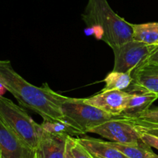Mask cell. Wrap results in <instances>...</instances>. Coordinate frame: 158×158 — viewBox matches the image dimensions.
I'll return each mask as SVG.
<instances>
[{
    "instance_id": "8",
    "label": "cell",
    "mask_w": 158,
    "mask_h": 158,
    "mask_svg": "<svg viewBox=\"0 0 158 158\" xmlns=\"http://www.w3.org/2000/svg\"><path fill=\"white\" fill-rule=\"evenodd\" d=\"M124 91L129 92L130 95L120 116L128 119H140L158 99L157 93L144 89L134 82Z\"/></svg>"
},
{
    "instance_id": "9",
    "label": "cell",
    "mask_w": 158,
    "mask_h": 158,
    "mask_svg": "<svg viewBox=\"0 0 158 158\" xmlns=\"http://www.w3.org/2000/svg\"><path fill=\"white\" fill-rule=\"evenodd\" d=\"M130 93L121 90L101 91L91 97L86 98L84 101L109 114L120 116L124 110Z\"/></svg>"
},
{
    "instance_id": "18",
    "label": "cell",
    "mask_w": 158,
    "mask_h": 158,
    "mask_svg": "<svg viewBox=\"0 0 158 158\" xmlns=\"http://www.w3.org/2000/svg\"><path fill=\"white\" fill-rule=\"evenodd\" d=\"M137 119L158 123V106L150 108L142 115L140 119Z\"/></svg>"
},
{
    "instance_id": "12",
    "label": "cell",
    "mask_w": 158,
    "mask_h": 158,
    "mask_svg": "<svg viewBox=\"0 0 158 158\" xmlns=\"http://www.w3.org/2000/svg\"><path fill=\"white\" fill-rule=\"evenodd\" d=\"M77 141L83 146L93 156L99 158H127L124 154L114 148L108 143L96 138L84 136L77 138Z\"/></svg>"
},
{
    "instance_id": "22",
    "label": "cell",
    "mask_w": 158,
    "mask_h": 158,
    "mask_svg": "<svg viewBox=\"0 0 158 158\" xmlns=\"http://www.w3.org/2000/svg\"><path fill=\"white\" fill-rule=\"evenodd\" d=\"M148 158H158V155L156 154L154 152H152V153L150 154V156H148Z\"/></svg>"
},
{
    "instance_id": "19",
    "label": "cell",
    "mask_w": 158,
    "mask_h": 158,
    "mask_svg": "<svg viewBox=\"0 0 158 158\" xmlns=\"http://www.w3.org/2000/svg\"><path fill=\"white\" fill-rule=\"evenodd\" d=\"M138 132L140 133V139L143 142H144L145 143L148 144L151 147H154V148L158 150V136H154V135L148 134V133H143V132Z\"/></svg>"
},
{
    "instance_id": "11",
    "label": "cell",
    "mask_w": 158,
    "mask_h": 158,
    "mask_svg": "<svg viewBox=\"0 0 158 158\" xmlns=\"http://www.w3.org/2000/svg\"><path fill=\"white\" fill-rule=\"evenodd\" d=\"M133 82L138 86L158 94V64H147L136 68L131 73Z\"/></svg>"
},
{
    "instance_id": "24",
    "label": "cell",
    "mask_w": 158,
    "mask_h": 158,
    "mask_svg": "<svg viewBox=\"0 0 158 158\" xmlns=\"http://www.w3.org/2000/svg\"><path fill=\"white\" fill-rule=\"evenodd\" d=\"M94 158H99V157H96V156H94Z\"/></svg>"
},
{
    "instance_id": "21",
    "label": "cell",
    "mask_w": 158,
    "mask_h": 158,
    "mask_svg": "<svg viewBox=\"0 0 158 158\" xmlns=\"http://www.w3.org/2000/svg\"><path fill=\"white\" fill-rule=\"evenodd\" d=\"M65 158H76L74 155L73 154L72 151H71L70 143L69 141V136L67 139V143H66V153H65Z\"/></svg>"
},
{
    "instance_id": "10",
    "label": "cell",
    "mask_w": 158,
    "mask_h": 158,
    "mask_svg": "<svg viewBox=\"0 0 158 158\" xmlns=\"http://www.w3.org/2000/svg\"><path fill=\"white\" fill-rule=\"evenodd\" d=\"M43 127L40 141L43 158H65L66 143L69 135L63 132L49 130L43 125Z\"/></svg>"
},
{
    "instance_id": "6",
    "label": "cell",
    "mask_w": 158,
    "mask_h": 158,
    "mask_svg": "<svg viewBox=\"0 0 158 158\" xmlns=\"http://www.w3.org/2000/svg\"><path fill=\"white\" fill-rule=\"evenodd\" d=\"M89 133L100 135L111 142L134 144L140 142V133L126 118H118L105 122L94 127Z\"/></svg>"
},
{
    "instance_id": "14",
    "label": "cell",
    "mask_w": 158,
    "mask_h": 158,
    "mask_svg": "<svg viewBox=\"0 0 158 158\" xmlns=\"http://www.w3.org/2000/svg\"><path fill=\"white\" fill-rule=\"evenodd\" d=\"M108 143L127 158H148L153 152L151 147L142 140L134 144L118 143L111 141H108Z\"/></svg>"
},
{
    "instance_id": "13",
    "label": "cell",
    "mask_w": 158,
    "mask_h": 158,
    "mask_svg": "<svg viewBox=\"0 0 158 158\" xmlns=\"http://www.w3.org/2000/svg\"><path fill=\"white\" fill-rule=\"evenodd\" d=\"M130 25L133 30V40L146 44L158 45V22Z\"/></svg>"
},
{
    "instance_id": "17",
    "label": "cell",
    "mask_w": 158,
    "mask_h": 158,
    "mask_svg": "<svg viewBox=\"0 0 158 158\" xmlns=\"http://www.w3.org/2000/svg\"><path fill=\"white\" fill-rule=\"evenodd\" d=\"M71 151L76 158H94V156L77 141V138L69 136Z\"/></svg>"
},
{
    "instance_id": "3",
    "label": "cell",
    "mask_w": 158,
    "mask_h": 158,
    "mask_svg": "<svg viewBox=\"0 0 158 158\" xmlns=\"http://www.w3.org/2000/svg\"><path fill=\"white\" fill-rule=\"evenodd\" d=\"M53 96L61 108L71 135H85L103 122L118 118H125L120 115L109 114L86 103L84 99L66 97L54 91Z\"/></svg>"
},
{
    "instance_id": "1",
    "label": "cell",
    "mask_w": 158,
    "mask_h": 158,
    "mask_svg": "<svg viewBox=\"0 0 158 158\" xmlns=\"http://www.w3.org/2000/svg\"><path fill=\"white\" fill-rule=\"evenodd\" d=\"M0 85L11 93L20 106L40 115L45 122L66 125L64 116L55 100L53 90L47 83L41 87L32 85L14 70L9 60L0 61Z\"/></svg>"
},
{
    "instance_id": "5",
    "label": "cell",
    "mask_w": 158,
    "mask_h": 158,
    "mask_svg": "<svg viewBox=\"0 0 158 158\" xmlns=\"http://www.w3.org/2000/svg\"><path fill=\"white\" fill-rule=\"evenodd\" d=\"M158 45H149L142 42L131 40L112 48L114 54L113 71L131 73L140 66L154 50Z\"/></svg>"
},
{
    "instance_id": "15",
    "label": "cell",
    "mask_w": 158,
    "mask_h": 158,
    "mask_svg": "<svg viewBox=\"0 0 158 158\" xmlns=\"http://www.w3.org/2000/svg\"><path fill=\"white\" fill-rule=\"evenodd\" d=\"M103 81L105 86L101 91H110V90H126L133 82V77L131 73H123L112 71L110 72Z\"/></svg>"
},
{
    "instance_id": "2",
    "label": "cell",
    "mask_w": 158,
    "mask_h": 158,
    "mask_svg": "<svg viewBox=\"0 0 158 158\" xmlns=\"http://www.w3.org/2000/svg\"><path fill=\"white\" fill-rule=\"evenodd\" d=\"M82 20L89 28L100 29V38L114 48L133 40L130 23L117 15L107 0H88Z\"/></svg>"
},
{
    "instance_id": "16",
    "label": "cell",
    "mask_w": 158,
    "mask_h": 158,
    "mask_svg": "<svg viewBox=\"0 0 158 158\" xmlns=\"http://www.w3.org/2000/svg\"><path fill=\"white\" fill-rule=\"evenodd\" d=\"M135 129L140 132L158 136V123L140 119H129Z\"/></svg>"
},
{
    "instance_id": "20",
    "label": "cell",
    "mask_w": 158,
    "mask_h": 158,
    "mask_svg": "<svg viewBox=\"0 0 158 158\" xmlns=\"http://www.w3.org/2000/svg\"><path fill=\"white\" fill-rule=\"evenodd\" d=\"M147 64H158V47L140 65Z\"/></svg>"
},
{
    "instance_id": "7",
    "label": "cell",
    "mask_w": 158,
    "mask_h": 158,
    "mask_svg": "<svg viewBox=\"0 0 158 158\" xmlns=\"http://www.w3.org/2000/svg\"><path fill=\"white\" fill-rule=\"evenodd\" d=\"M0 155L5 158H43L40 150H35L26 145L2 120H0Z\"/></svg>"
},
{
    "instance_id": "4",
    "label": "cell",
    "mask_w": 158,
    "mask_h": 158,
    "mask_svg": "<svg viewBox=\"0 0 158 158\" xmlns=\"http://www.w3.org/2000/svg\"><path fill=\"white\" fill-rule=\"evenodd\" d=\"M0 120L3 121L26 145L40 150L43 125L33 120L24 108L0 96Z\"/></svg>"
},
{
    "instance_id": "23",
    "label": "cell",
    "mask_w": 158,
    "mask_h": 158,
    "mask_svg": "<svg viewBox=\"0 0 158 158\" xmlns=\"http://www.w3.org/2000/svg\"><path fill=\"white\" fill-rule=\"evenodd\" d=\"M0 158H5V157L3 156H2V155H0Z\"/></svg>"
}]
</instances>
